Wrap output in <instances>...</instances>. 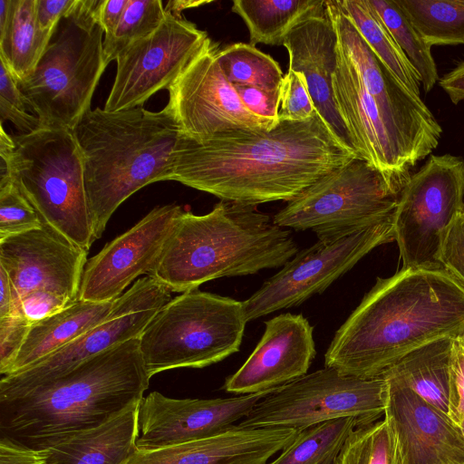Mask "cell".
<instances>
[{"instance_id": "cell-12", "label": "cell", "mask_w": 464, "mask_h": 464, "mask_svg": "<svg viewBox=\"0 0 464 464\" xmlns=\"http://www.w3.org/2000/svg\"><path fill=\"white\" fill-rule=\"evenodd\" d=\"M153 277L139 278L116 299L110 315L65 346L0 381V401L24 395L66 374L82 362L116 344L138 338L170 298Z\"/></svg>"}, {"instance_id": "cell-42", "label": "cell", "mask_w": 464, "mask_h": 464, "mask_svg": "<svg viewBox=\"0 0 464 464\" xmlns=\"http://www.w3.org/2000/svg\"><path fill=\"white\" fill-rule=\"evenodd\" d=\"M440 266L450 272L464 286V216L452 225L445 238Z\"/></svg>"}, {"instance_id": "cell-47", "label": "cell", "mask_w": 464, "mask_h": 464, "mask_svg": "<svg viewBox=\"0 0 464 464\" xmlns=\"http://www.w3.org/2000/svg\"><path fill=\"white\" fill-rule=\"evenodd\" d=\"M0 118V123H4L5 121H10L19 130H22L24 134L31 133L42 128L40 121L36 116L17 109L1 98Z\"/></svg>"}, {"instance_id": "cell-37", "label": "cell", "mask_w": 464, "mask_h": 464, "mask_svg": "<svg viewBox=\"0 0 464 464\" xmlns=\"http://www.w3.org/2000/svg\"><path fill=\"white\" fill-rule=\"evenodd\" d=\"M40 217L10 176L0 178V239L36 229Z\"/></svg>"}, {"instance_id": "cell-36", "label": "cell", "mask_w": 464, "mask_h": 464, "mask_svg": "<svg viewBox=\"0 0 464 464\" xmlns=\"http://www.w3.org/2000/svg\"><path fill=\"white\" fill-rule=\"evenodd\" d=\"M166 16L160 0H129L115 32L104 36L103 53L107 65L134 42L155 31Z\"/></svg>"}, {"instance_id": "cell-38", "label": "cell", "mask_w": 464, "mask_h": 464, "mask_svg": "<svg viewBox=\"0 0 464 464\" xmlns=\"http://www.w3.org/2000/svg\"><path fill=\"white\" fill-rule=\"evenodd\" d=\"M315 111L304 76L288 70L279 91L278 121H305Z\"/></svg>"}, {"instance_id": "cell-33", "label": "cell", "mask_w": 464, "mask_h": 464, "mask_svg": "<svg viewBox=\"0 0 464 464\" xmlns=\"http://www.w3.org/2000/svg\"><path fill=\"white\" fill-rule=\"evenodd\" d=\"M368 3L418 72L423 91H431L440 80L431 47L395 0H368Z\"/></svg>"}, {"instance_id": "cell-40", "label": "cell", "mask_w": 464, "mask_h": 464, "mask_svg": "<svg viewBox=\"0 0 464 464\" xmlns=\"http://www.w3.org/2000/svg\"><path fill=\"white\" fill-rule=\"evenodd\" d=\"M464 415V345L460 335L454 339L450 387L448 416L458 426Z\"/></svg>"}, {"instance_id": "cell-35", "label": "cell", "mask_w": 464, "mask_h": 464, "mask_svg": "<svg viewBox=\"0 0 464 464\" xmlns=\"http://www.w3.org/2000/svg\"><path fill=\"white\" fill-rule=\"evenodd\" d=\"M335 464H402L397 438L389 421L356 427L347 437Z\"/></svg>"}, {"instance_id": "cell-34", "label": "cell", "mask_w": 464, "mask_h": 464, "mask_svg": "<svg viewBox=\"0 0 464 464\" xmlns=\"http://www.w3.org/2000/svg\"><path fill=\"white\" fill-rule=\"evenodd\" d=\"M220 67L232 85H243L278 95L284 78L278 63L250 44L235 43L219 47Z\"/></svg>"}, {"instance_id": "cell-32", "label": "cell", "mask_w": 464, "mask_h": 464, "mask_svg": "<svg viewBox=\"0 0 464 464\" xmlns=\"http://www.w3.org/2000/svg\"><path fill=\"white\" fill-rule=\"evenodd\" d=\"M430 46L464 44V0H395Z\"/></svg>"}, {"instance_id": "cell-1", "label": "cell", "mask_w": 464, "mask_h": 464, "mask_svg": "<svg viewBox=\"0 0 464 464\" xmlns=\"http://www.w3.org/2000/svg\"><path fill=\"white\" fill-rule=\"evenodd\" d=\"M355 157L316 111L271 130H235L200 140L179 133L166 180L238 204L288 202Z\"/></svg>"}, {"instance_id": "cell-8", "label": "cell", "mask_w": 464, "mask_h": 464, "mask_svg": "<svg viewBox=\"0 0 464 464\" xmlns=\"http://www.w3.org/2000/svg\"><path fill=\"white\" fill-rule=\"evenodd\" d=\"M243 302L194 289L165 304L139 337L149 376L204 368L238 352L246 324Z\"/></svg>"}, {"instance_id": "cell-2", "label": "cell", "mask_w": 464, "mask_h": 464, "mask_svg": "<svg viewBox=\"0 0 464 464\" xmlns=\"http://www.w3.org/2000/svg\"><path fill=\"white\" fill-rule=\"evenodd\" d=\"M463 334V285L441 266L401 268L377 278L336 331L324 366L378 378L412 351Z\"/></svg>"}, {"instance_id": "cell-29", "label": "cell", "mask_w": 464, "mask_h": 464, "mask_svg": "<svg viewBox=\"0 0 464 464\" xmlns=\"http://www.w3.org/2000/svg\"><path fill=\"white\" fill-rule=\"evenodd\" d=\"M52 35L38 26L35 0H12L9 19L0 32V61L15 82L34 72Z\"/></svg>"}, {"instance_id": "cell-52", "label": "cell", "mask_w": 464, "mask_h": 464, "mask_svg": "<svg viewBox=\"0 0 464 464\" xmlns=\"http://www.w3.org/2000/svg\"><path fill=\"white\" fill-rule=\"evenodd\" d=\"M12 0H0V32L4 30L11 12Z\"/></svg>"}, {"instance_id": "cell-6", "label": "cell", "mask_w": 464, "mask_h": 464, "mask_svg": "<svg viewBox=\"0 0 464 464\" xmlns=\"http://www.w3.org/2000/svg\"><path fill=\"white\" fill-rule=\"evenodd\" d=\"M0 156V178L11 177L43 224L88 251L96 239L72 130L40 128L10 136L1 123Z\"/></svg>"}, {"instance_id": "cell-28", "label": "cell", "mask_w": 464, "mask_h": 464, "mask_svg": "<svg viewBox=\"0 0 464 464\" xmlns=\"http://www.w3.org/2000/svg\"><path fill=\"white\" fill-rule=\"evenodd\" d=\"M231 10L246 24L251 45H283L298 24L326 13V0H234Z\"/></svg>"}, {"instance_id": "cell-30", "label": "cell", "mask_w": 464, "mask_h": 464, "mask_svg": "<svg viewBox=\"0 0 464 464\" xmlns=\"http://www.w3.org/2000/svg\"><path fill=\"white\" fill-rule=\"evenodd\" d=\"M369 47L412 93L420 96V78L404 53L371 7L368 0H335Z\"/></svg>"}, {"instance_id": "cell-48", "label": "cell", "mask_w": 464, "mask_h": 464, "mask_svg": "<svg viewBox=\"0 0 464 464\" xmlns=\"http://www.w3.org/2000/svg\"><path fill=\"white\" fill-rule=\"evenodd\" d=\"M0 98L8 102L21 111H30L29 104L22 94L17 83L6 68L0 61Z\"/></svg>"}, {"instance_id": "cell-13", "label": "cell", "mask_w": 464, "mask_h": 464, "mask_svg": "<svg viewBox=\"0 0 464 464\" xmlns=\"http://www.w3.org/2000/svg\"><path fill=\"white\" fill-rule=\"evenodd\" d=\"M394 217L333 242L318 240L298 251L243 302L246 322L297 306L324 292L375 247L395 241Z\"/></svg>"}, {"instance_id": "cell-25", "label": "cell", "mask_w": 464, "mask_h": 464, "mask_svg": "<svg viewBox=\"0 0 464 464\" xmlns=\"http://www.w3.org/2000/svg\"><path fill=\"white\" fill-rule=\"evenodd\" d=\"M140 402L44 449L50 464H123L137 450Z\"/></svg>"}, {"instance_id": "cell-24", "label": "cell", "mask_w": 464, "mask_h": 464, "mask_svg": "<svg viewBox=\"0 0 464 464\" xmlns=\"http://www.w3.org/2000/svg\"><path fill=\"white\" fill-rule=\"evenodd\" d=\"M289 69L302 73L314 106L336 138L354 151L334 99L332 77L337 63V35L327 13L306 18L285 37Z\"/></svg>"}, {"instance_id": "cell-23", "label": "cell", "mask_w": 464, "mask_h": 464, "mask_svg": "<svg viewBox=\"0 0 464 464\" xmlns=\"http://www.w3.org/2000/svg\"><path fill=\"white\" fill-rule=\"evenodd\" d=\"M288 428H243L161 448L137 449L123 464H267L297 436Z\"/></svg>"}, {"instance_id": "cell-44", "label": "cell", "mask_w": 464, "mask_h": 464, "mask_svg": "<svg viewBox=\"0 0 464 464\" xmlns=\"http://www.w3.org/2000/svg\"><path fill=\"white\" fill-rule=\"evenodd\" d=\"M79 0H35L36 20L39 28L45 33H53L59 21L69 15Z\"/></svg>"}, {"instance_id": "cell-10", "label": "cell", "mask_w": 464, "mask_h": 464, "mask_svg": "<svg viewBox=\"0 0 464 464\" xmlns=\"http://www.w3.org/2000/svg\"><path fill=\"white\" fill-rule=\"evenodd\" d=\"M387 400L388 381L383 376L362 379L324 366L261 399L237 425L303 430L352 417L360 427L384 415Z\"/></svg>"}, {"instance_id": "cell-53", "label": "cell", "mask_w": 464, "mask_h": 464, "mask_svg": "<svg viewBox=\"0 0 464 464\" xmlns=\"http://www.w3.org/2000/svg\"><path fill=\"white\" fill-rule=\"evenodd\" d=\"M459 429H460V430H461V433H462V435H463V437H464V415H463V417H462V420H461V421H460V423H459Z\"/></svg>"}, {"instance_id": "cell-16", "label": "cell", "mask_w": 464, "mask_h": 464, "mask_svg": "<svg viewBox=\"0 0 464 464\" xmlns=\"http://www.w3.org/2000/svg\"><path fill=\"white\" fill-rule=\"evenodd\" d=\"M336 53L332 77L334 99L353 148L400 192L421 158L388 121L338 42Z\"/></svg>"}, {"instance_id": "cell-4", "label": "cell", "mask_w": 464, "mask_h": 464, "mask_svg": "<svg viewBox=\"0 0 464 464\" xmlns=\"http://www.w3.org/2000/svg\"><path fill=\"white\" fill-rule=\"evenodd\" d=\"M298 246L256 206L221 200L204 215L182 211L150 276L184 293L220 277L285 266Z\"/></svg>"}, {"instance_id": "cell-41", "label": "cell", "mask_w": 464, "mask_h": 464, "mask_svg": "<svg viewBox=\"0 0 464 464\" xmlns=\"http://www.w3.org/2000/svg\"><path fill=\"white\" fill-rule=\"evenodd\" d=\"M72 303L66 297L44 290L33 291L19 301L23 314L32 324L62 311Z\"/></svg>"}, {"instance_id": "cell-46", "label": "cell", "mask_w": 464, "mask_h": 464, "mask_svg": "<svg viewBox=\"0 0 464 464\" xmlns=\"http://www.w3.org/2000/svg\"><path fill=\"white\" fill-rule=\"evenodd\" d=\"M129 0H100L96 10L104 36L111 35L118 27Z\"/></svg>"}, {"instance_id": "cell-43", "label": "cell", "mask_w": 464, "mask_h": 464, "mask_svg": "<svg viewBox=\"0 0 464 464\" xmlns=\"http://www.w3.org/2000/svg\"><path fill=\"white\" fill-rule=\"evenodd\" d=\"M245 106L253 113L278 121L279 96L264 90L243 85H233Z\"/></svg>"}, {"instance_id": "cell-50", "label": "cell", "mask_w": 464, "mask_h": 464, "mask_svg": "<svg viewBox=\"0 0 464 464\" xmlns=\"http://www.w3.org/2000/svg\"><path fill=\"white\" fill-rule=\"evenodd\" d=\"M20 308L14 303L9 278L5 270L0 267V318Z\"/></svg>"}, {"instance_id": "cell-51", "label": "cell", "mask_w": 464, "mask_h": 464, "mask_svg": "<svg viewBox=\"0 0 464 464\" xmlns=\"http://www.w3.org/2000/svg\"><path fill=\"white\" fill-rule=\"evenodd\" d=\"M211 1L205 0H170L165 6V11L176 16H181L182 11L190 8L199 7Z\"/></svg>"}, {"instance_id": "cell-9", "label": "cell", "mask_w": 464, "mask_h": 464, "mask_svg": "<svg viewBox=\"0 0 464 464\" xmlns=\"http://www.w3.org/2000/svg\"><path fill=\"white\" fill-rule=\"evenodd\" d=\"M399 194L381 171L355 157L288 201L272 221L333 242L393 218Z\"/></svg>"}, {"instance_id": "cell-39", "label": "cell", "mask_w": 464, "mask_h": 464, "mask_svg": "<svg viewBox=\"0 0 464 464\" xmlns=\"http://www.w3.org/2000/svg\"><path fill=\"white\" fill-rule=\"evenodd\" d=\"M33 324L24 317L21 308L0 318V373L10 370Z\"/></svg>"}, {"instance_id": "cell-19", "label": "cell", "mask_w": 464, "mask_h": 464, "mask_svg": "<svg viewBox=\"0 0 464 464\" xmlns=\"http://www.w3.org/2000/svg\"><path fill=\"white\" fill-rule=\"evenodd\" d=\"M88 251L47 225L0 239V267L7 275L16 305L36 290L75 302Z\"/></svg>"}, {"instance_id": "cell-21", "label": "cell", "mask_w": 464, "mask_h": 464, "mask_svg": "<svg viewBox=\"0 0 464 464\" xmlns=\"http://www.w3.org/2000/svg\"><path fill=\"white\" fill-rule=\"evenodd\" d=\"M314 328L302 314L275 316L243 365L223 389L237 395L276 390L305 375L315 357Z\"/></svg>"}, {"instance_id": "cell-18", "label": "cell", "mask_w": 464, "mask_h": 464, "mask_svg": "<svg viewBox=\"0 0 464 464\" xmlns=\"http://www.w3.org/2000/svg\"><path fill=\"white\" fill-rule=\"evenodd\" d=\"M182 211V208L176 204L155 207L88 259L82 276L79 300L114 301L140 276H149Z\"/></svg>"}, {"instance_id": "cell-17", "label": "cell", "mask_w": 464, "mask_h": 464, "mask_svg": "<svg viewBox=\"0 0 464 464\" xmlns=\"http://www.w3.org/2000/svg\"><path fill=\"white\" fill-rule=\"evenodd\" d=\"M337 42L351 59L362 81L388 121L403 136L421 160L439 145L442 128L435 116L376 56L335 0L326 1Z\"/></svg>"}, {"instance_id": "cell-27", "label": "cell", "mask_w": 464, "mask_h": 464, "mask_svg": "<svg viewBox=\"0 0 464 464\" xmlns=\"http://www.w3.org/2000/svg\"><path fill=\"white\" fill-rule=\"evenodd\" d=\"M455 338H441L412 351L389 368L382 376L401 382L428 403L448 415L450 365Z\"/></svg>"}, {"instance_id": "cell-15", "label": "cell", "mask_w": 464, "mask_h": 464, "mask_svg": "<svg viewBox=\"0 0 464 464\" xmlns=\"http://www.w3.org/2000/svg\"><path fill=\"white\" fill-rule=\"evenodd\" d=\"M210 38L169 88L166 105L179 133L206 140L235 130H271L278 122L251 112L226 78Z\"/></svg>"}, {"instance_id": "cell-20", "label": "cell", "mask_w": 464, "mask_h": 464, "mask_svg": "<svg viewBox=\"0 0 464 464\" xmlns=\"http://www.w3.org/2000/svg\"><path fill=\"white\" fill-rule=\"evenodd\" d=\"M274 391L217 399H175L152 392L140 403L137 449L161 448L220 433L246 417Z\"/></svg>"}, {"instance_id": "cell-31", "label": "cell", "mask_w": 464, "mask_h": 464, "mask_svg": "<svg viewBox=\"0 0 464 464\" xmlns=\"http://www.w3.org/2000/svg\"><path fill=\"white\" fill-rule=\"evenodd\" d=\"M358 421L352 417L332 420L303 429L267 464H335L347 437Z\"/></svg>"}, {"instance_id": "cell-5", "label": "cell", "mask_w": 464, "mask_h": 464, "mask_svg": "<svg viewBox=\"0 0 464 464\" xmlns=\"http://www.w3.org/2000/svg\"><path fill=\"white\" fill-rule=\"evenodd\" d=\"M72 132L82 156L88 206L98 239L121 203L141 188L166 180L179 129L166 106L160 111L96 108Z\"/></svg>"}, {"instance_id": "cell-22", "label": "cell", "mask_w": 464, "mask_h": 464, "mask_svg": "<svg viewBox=\"0 0 464 464\" xmlns=\"http://www.w3.org/2000/svg\"><path fill=\"white\" fill-rule=\"evenodd\" d=\"M384 378V418L395 432L402 464H464L459 427L401 382Z\"/></svg>"}, {"instance_id": "cell-26", "label": "cell", "mask_w": 464, "mask_h": 464, "mask_svg": "<svg viewBox=\"0 0 464 464\" xmlns=\"http://www.w3.org/2000/svg\"><path fill=\"white\" fill-rule=\"evenodd\" d=\"M115 303L78 300L33 324L8 374L30 367L104 321Z\"/></svg>"}, {"instance_id": "cell-49", "label": "cell", "mask_w": 464, "mask_h": 464, "mask_svg": "<svg viewBox=\"0 0 464 464\" xmlns=\"http://www.w3.org/2000/svg\"><path fill=\"white\" fill-rule=\"evenodd\" d=\"M439 85L453 104L464 100V59L439 80Z\"/></svg>"}, {"instance_id": "cell-11", "label": "cell", "mask_w": 464, "mask_h": 464, "mask_svg": "<svg viewBox=\"0 0 464 464\" xmlns=\"http://www.w3.org/2000/svg\"><path fill=\"white\" fill-rule=\"evenodd\" d=\"M463 209L464 160L430 155L399 194L394 232L401 268L440 267L445 238Z\"/></svg>"}, {"instance_id": "cell-54", "label": "cell", "mask_w": 464, "mask_h": 464, "mask_svg": "<svg viewBox=\"0 0 464 464\" xmlns=\"http://www.w3.org/2000/svg\"><path fill=\"white\" fill-rule=\"evenodd\" d=\"M462 215L464 216V209H463V213H462Z\"/></svg>"}, {"instance_id": "cell-7", "label": "cell", "mask_w": 464, "mask_h": 464, "mask_svg": "<svg viewBox=\"0 0 464 464\" xmlns=\"http://www.w3.org/2000/svg\"><path fill=\"white\" fill-rule=\"evenodd\" d=\"M100 0H79L57 24L34 72L16 82L42 128L72 130L91 111L98 82L108 66L103 30L96 17Z\"/></svg>"}, {"instance_id": "cell-45", "label": "cell", "mask_w": 464, "mask_h": 464, "mask_svg": "<svg viewBox=\"0 0 464 464\" xmlns=\"http://www.w3.org/2000/svg\"><path fill=\"white\" fill-rule=\"evenodd\" d=\"M0 464H50L44 450H36L1 436Z\"/></svg>"}, {"instance_id": "cell-3", "label": "cell", "mask_w": 464, "mask_h": 464, "mask_svg": "<svg viewBox=\"0 0 464 464\" xmlns=\"http://www.w3.org/2000/svg\"><path fill=\"white\" fill-rule=\"evenodd\" d=\"M150 380L139 337L116 344L49 383L0 401L1 434L44 450L140 402Z\"/></svg>"}, {"instance_id": "cell-14", "label": "cell", "mask_w": 464, "mask_h": 464, "mask_svg": "<svg viewBox=\"0 0 464 464\" xmlns=\"http://www.w3.org/2000/svg\"><path fill=\"white\" fill-rule=\"evenodd\" d=\"M208 40V33L192 22L166 12L155 31L117 56L116 75L103 109L142 107L157 92L169 90Z\"/></svg>"}]
</instances>
